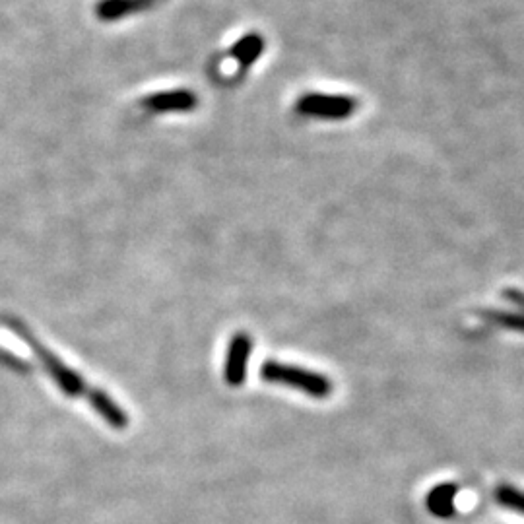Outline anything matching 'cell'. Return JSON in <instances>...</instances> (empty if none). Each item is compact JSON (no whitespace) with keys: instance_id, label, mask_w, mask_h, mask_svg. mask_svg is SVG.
<instances>
[{"instance_id":"1","label":"cell","mask_w":524,"mask_h":524,"mask_svg":"<svg viewBox=\"0 0 524 524\" xmlns=\"http://www.w3.org/2000/svg\"><path fill=\"white\" fill-rule=\"evenodd\" d=\"M6 325L12 328L30 348L33 350V354L41 360L43 367L47 369V373L53 377V381L59 385V389L68 396H80V398H88L90 404L94 406V410L98 412L99 416L109 424V426L115 427V429H125L129 426V418L127 414L101 391L92 389L78 373H74L70 367H66L63 361L59 360L57 356H53L41 342H37L33 338L32 332L28 330L26 325H22L20 321L16 319H10L6 321Z\"/></svg>"},{"instance_id":"2","label":"cell","mask_w":524,"mask_h":524,"mask_svg":"<svg viewBox=\"0 0 524 524\" xmlns=\"http://www.w3.org/2000/svg\"><path fill=\"white\" fill-rule=\"evenodd\" d=\"M261 377L266 383L292 387L295 391L309 394L313 398H328L332 394V383L327 375L315 373L303 367L286 365L280 361H264L261 367Z\"/></svg>"},{"instance_id":"3","label":"cell","mask_w":524,"mask_h":524,"mask_svg":"<svg viewBox=\"0 0 524 524\" xmlns=\"http://www.w3.org/2000/svg\"><path fill=\"white\" fill-rule=\"evenodd\" d=\"M360 107V101L342 94L309 92L295 101V113L321 121H344L350 119Z\"/></svg>"},{"instance_id":"4","label":"cell","mask_w":524,"mask_h":524,"mask_svg":"<svg viewBox=\"0 0 524 524\" xmlns=\"http://www.w3.org/2000/svg\"><path fill=\"white\" fill-rule=\"evenodd\" d=\"M164 2L167 0H98L94 6V16L103 24H113L144 12H152Z\"/></svg>"},{"instance_id":"5","label":"cell","mask_w":524,"mask_h":524,"mask_svg":"<svg viewBox=\"0 0 524 524\" xmlns=\"http://www.w3.org/2000/svg\"><path fill=\"white\" fill-rule=\"evenodd\" d=\"M251 350H253V340L247 332H237L231 338L226 367H224V377L230 387H241L245 383Z\"/></svg>"},{"instance_id":"6","label":"cell","mask_w":524,"mask_h":524,"mask_svg":"<svg viewBox=\"0 0 524 524\" xmlns=\"http://www.w3.org/2000/svg\"><path fill=\"white\" fill-rule=\"evenodd\" d=\"M140 105L150 113H185L193 111L198 105L197 94L191 90H169V92H158L148 98L142 99Z\"/></svg>"},{"instance_id":"7","label":"cell","mask_w":524,"mask_h":524,"mask_svg":"<svg viewBox=\"0 0 524 524\" xmlns=\"http://www.w3.org/2000/svg\"><path fill=\"white\" fill-rule=\"evenodd\" d=\"M264 47H266V41L261 33L257 32L247 33L231 45L230 49L226 51V57L237 63V76H243L261 59Z\"/></svg>"},{"instance_id":"8","label":"cell","mask_w":524,"mask_h":524,"mask_svg":"<svg viewBox=\"0 0 524 524\" xmlns=\"http://www.w3.org/2000/svg\"><path fill=\"white\" fill-rule=\"evenodd\" d=\"M459 493L457 484H439L426 495L427 511L437 519H449L455 515V499Z\"/></svg>"},{"instance_id":"9","label":"cell","mask_w":524,"mask_h":524,"mask_svg":"<svg viewBox=\"0 0 524 524\" xmlns=\"http://www.w3.org/2000/svg\"><path fill=\"white\" fill-rule=\"evenodd\" d=\"M495 499L501 507H507L515 513H521L524 515V492L509 486V484H501L497 490H495Z\"/></svg>"},{"instance_id":"10","label":"cell","mask_w":524,"mask_h":524,"mask_svg":"<svg viewBox=\"0 0 524 524\" xmlns=\"http://www.w3.org/2000/svg\"><path fill=\"white\" fill-rule=\"evenodd\" d=\"M486 321L524 332V313H509V311H484Z\"/></svg>"},{"instance_id":"11","label":"cell","mask_w":524,"mask_h":524,"mask_svg":"<svg viewBox=\"0 0 524 524\" xmlns=\"http://www.w3.org/2000/svg\"><path fill=\"white\" fill-rule=\"evenodd\" d=\"M505 297L511 301V303H515V305H519L521 309H524V294L523 292H519V290H507L505 292Z\"/></svg>"}]
</instances>
